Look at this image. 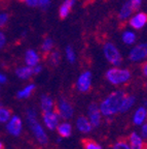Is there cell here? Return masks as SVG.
I'll use <instances>...</instances> for the list:
<instances>
[{
	"mask_svg": "<svg viewBox=\"0 0 147 149\" xmlns=\"http://www.w3.org/2000/svg\"><path fill=\"white\" fill-rule=\"evenodd\" d=\"M126 96V92L122 90H116L111 92L100 105L101 114L106 117H110L120 113Z\"/></svg>",
	"mask_w": 147,
	"mask_h": 149,
	"instance_id": "cell-1",
	"label": "cell"
},
{
	"mask_svg": "<svg viewBox=\"0 0 147 149\" xmlns=\"http://www.w3.org/2000/svg\"><path fill=\"white\" fill-rule=\"evenodd\" d=\"M27 120H28V124H29L30 128L32 130L33 134H34L37 141H38L41 145L47 144V141H48L47 136H46L45 132H44L41 124L37 121L35 111H33V110H28L27 111Z\"/></svg>",
	"mask_w": 147,
	"mask_h": 149,
	"instance_id": "cell-2",
	"label": "cell"
},
{
	"mask_svg": "<svg viewBox=\"0 0 147 149\" xmlns=\"http://www.w3.org/2000/svg\"><path fill=\"white\" fill-rule=\"evenodd\" d=\"M106 79L113 85H120V84L126 83L131 79V72L128 70H122L116 66V68H110L106 72Z\"/></svg>",
	"mask_w": 147,
	"mask_h": 149,
	"instance_id": "cell-3",
	"label": "cell"
},
{
	"mask_svg": "<svg viewBox=\"0 0 147 149\" xmlns=\"http://www.w3.org/2000/svg\"><path fill=\"white\" fill-rule=\"evenodd\" d=\"M103 52L105 55V58L108 60L114 66H120L122 62V57L120 55V51L112 42H106L103 47Z\"/></svg>",
	"mask_w": 147,
	"mask_h": 149,
	"instance_id": "cell-4",
	"label": "cell"
},
{
	"mask_svg": "<svg viewBox=\"0 0 147 149\" xmlns=\"http://www.w3.org/2000/svg\"><path fill=\"white\" fill-rule=\"evenodd\" d=\"M57 113L62 119H70L73 116V108L65 98H60L57 105Z\"/></svg>",
	"mask_w": 147,
	"mask_h": 149,
	"instance_id": "cell-5",
	"label": "cell"
},
{
	"mask_svg": "<svg viewBox=\"0 0 147 149\" xmlns=\"http://www.w3.org/2000/svg\"><path fill=\"white\" fill-rule=\"evenodd\" d=\"M129 58L130 60L134 61V62H138V61L147 58V42L137 45L134 47L130 52Z\"/></svg>",
	"mask_w": 147,
	"mask_h": 149,
	"instance_id": "cell-6",
	"label": "cell"
},
{
	"mask_svg": "<svg viewBox=\"0 0 147 149\" xmlns=\"http://www.w3.org/2000/svg\"><path fill=\"white\" fill-rule=\"evenodd\" d=\"M89 120H90L91 124H92L93 127H98L101 124V118L102 114L101 111H100L99 106L97 105L96 102H92L90 106H89Z\"/></svg>",
	"mask_w": 147,
	"mask_h": 149,
	"instance_id": "cell-7",
	"label": "cell"
},
{
	"mask_svg": "<svg viewBox=\"0 0 147 149\" xmlns=\"http://www.w3.org/2000/svg\"><path fill=\"white\" fill-rule=\"evenodd\" d=\"M91 84H92V74L91 72H84L78 78L76 87H77L78 91L84 93L91 89Z\"/></svg>",
	"mask_w": 147,
	"mask_h": 149,
	"instance_id": "cell-8",
	"label": "cell"
},
{
	"mask_svg": "<svg viewBox=\"0 0 147 149\" xmlns=\"http://www.w3.org/2000/svg\"><path fill=\"white\" fill-rule=\"evenodd\" d=\"M42 117H43L44 124H45V126L48 130H53L55 128H57L58 124H59V119H60L57 112H54V111L43 112Z\"/></svg>",
	"mask_w": 147,
	"mask_h": 149,
	"instance_id": "cell-9",
	"label": "cell"
},
{
	"mask_svg": "<svg viewBox=\"0 0 147 149\" xmlns=\"http://www.w3.org/2000/svg\"><path fill=\"white\" fill-rule=\"evenodd\" d=\"M8 133L12 136H19L21 134L22 128H23V123H22L21 118L19 116H12L7 123L6 126Z\"/></svg>",
	"mask_w": 147,
	"mask_h": 149,
	"instance_id": "cell-10",
	"label": "cell"
},
{
	"mask_svg": "<svg viewBox=\"0 0 147 149\" xmlns=\"http://www.w3.org/2000/svg\"><path fill=\"white\" fill-rule=\"evenodd\" d=\"M147 24V14L145 13H138L130 20V25L134 29H141Z\"/></svg>",
	"mask_w": 147,
	"mask_h": 149,
	"instance_id": "cell-11",
	"label": "cell"
},
{
	"mask_svg": "<svg viewBox=\"0 0 147 149\" xmlns=\"http://www.w3.org/2000/svg\"><path fill=\"white\" fill-rule=\"evenodd\" d=\"M76 127H77V130H79V132H81V133L87 134L92 130L93 126H92V124H91L89 118H87V117H84V116H79L77 118V120H76Z\"/></svg>",
	"mask_w": 147,
	"mask_h": 149,
	"instance_id": "cell-12",
	"label": "cell"
},
{
	"mask_svg": "<svg viewBox=\"0 0 147 149\" xmlns=\"http://www.w3.org/2000/svg\"><path fill=\"white\" fill-rule=\"evenodd\" d=\"M129 145L131 149H144V143H143L142 137L137 133H132L129 139Z\"/></svg>",
	"mask_w": 147,
	"mask_h": 149,
	"instance_id": "cell-13",
	"label": "cell"
},
{
	"mask_svg": "<svg viewBox=\"0 0 147 149\" xmlns=\"http://www.w3.org/2000/svg\"><path fill=\"white\" fill-rule=\"evenodd\" d=\"M75 1L76 0H64V2L60 7V10H59V16L61 19H65L69 15L71 8L75 4Z\"/></svg>",
	"mask_w": 147,
	"mask_h": 149,
	"instance_id": "cell-14",
	"label": "cell"
},
{
	"mask_svg": "<svg viewBox=\"0 0 147 149\" xmlns=\"http://www.w3.org/2000/svg\"><path fill=\"white\" fill-rule=\"evenodd\" d=\"M25 61L28 66H35L39 62V56L34 50H28L25 55Z\"/></svg>",
	"mask_w": 147,
	"mask_h": 149,
	"instance_id": "cell-15",
	"label": "cell"
},
{
	"mask_svg": "<svg viewBox=\"0 0 147 149\" xmlns=\"http://www.w3.org/2000/svg\"><path fill=\"white\" fill-rule=\"evenodd\" d=\"M147 117V111L144 107H140L137 109V111L135 112V115H134L133 121L136 125H141V124L144 123L145 119Z\"/></svg>",
	"mask_w": 147,
	"mask_h": 149,
	"instance_id": "cell-16",
	"label": "cell"
},
{
	"mask_svg": "<svg viewBox=\"0 0 147 149\" xmlns=\"http://www.w3.org/2000/svg\"><path fill=\"white\" fill-rule=\"evenodd\" d=\"M58 134L60 135L61 138H68L71 136L72 133V126L68 122H63L61 124H58L57 126Z\"/></svg>",
	"mask_w": 147,
	"mask_h": 149,
	"instance_id": "cell-17",
	"label": "cell"
},
{
	"mask_svg": "<svg viewBox=\"0 0 147 149\" xmlns=\"http://www.w3.org/2000/svg\"><path fill=\"white\" fill-rule=\"evenodd\" d=\"M40 107H41L42 112L53 111L54 109V100L51 96L43 94L40 97Z\"/></svg>",
	"mask_w": 147,
	"mask_h": 149,
	"instance_id": "cell-18",
	"label": "cell"
},
{
	"mask_svg": "<svg viewBox=\"0 0 147 149\" xmlns=\"http://www.w3.org/2000/svg\"><path fill=\"white\" fill-rule=\"evenodd\" d=\"M16 74L19 78L21 79H29V78L32 76L33 74V68L32 66H22V68H19L16 70Z\"/></svg>",
	"mask_w": 147,
	"mask_h": 149,
	"instance_id": "cell-19",
	"label": "cell"
},
{
	"mask_svg": "<svg viewBox=\"0 0 147 149\" xmlns=\"http://www.w3.org/2000/svg\"><path fill=\"white\" fill-rule=\"evenodd\" d=\"M133 8H132L131 4H130V2L128 1V2H126L124 5H122V9H120V15H118V17H120V20H124L126 21V19L130 18L132 15V13H133Z\"/></svg>",
	"mask_w": 147,
	"mask_h": 149,
	"instance_id": "cell-20",
	"label": "cell"
},
{
	"mask_svg": "<svg viewBox=\"0 0 147 149\" xmlns=\"http://www.w3.org/2000/svg\"><path fill=\"white\" fill-rule=\"evenodd\" d=\"M35 90V85L34 84H30V85H28L26 86L23 90L19 91L16 93V97L20 98V100H23V98H27L32 94V92Z\"/></svg>",
	"mask_w": 147,
	"mask_h": 149,
	"instance_id": "cell-21",
	"label": "cell"
},
{
	"mask_svg": "<svg viewBox=\"0 0 147 149\" xmlns=\"http://www.w3.org/2000/svg\"><path fill=\"white\" fill-rule=\"evenodd\" d=\"M29 6L32 7H41V8H46L51 3V0H26Z\"/></svg>",
	"mask_w": 147,
	"mask_h": 149,
	"instance_id": "cell-22",
	"label": "cell"
},
{
	"mask_svg": "<svg viewBox=\"0 0 147 149\" xmlns=\"http://www.w3.org/2000/svg\"><path fill=\"white\" fill-rule=\"evenodd\" d=\"M134 102H135V96L133 95H126L124 98V102L122 104V107L120 109V113H124V112L129 111L132 107H133Z\"/></svg>",
	"mask_w": 147,
	"mask_h": 149,
	"instance_id": "cell-23",
	"label": "cell"
},
{
	"mask_svg": "<svg viewBox=\"0 0 147 149\" xmlns=\"http://www.w3.org/2000/svg\"><path fill=\"white\" fill-rule=\"evenodd\" d=\"M82 146L84 149H102V147L96 141L91 139L82 140Z\"/></svg>",
	"mask_w": 147,
	"mask_h": 149,
	"instance_id": "cell-24",
	"label": "cell"
},
{
	"mask_svg": "<svg viewBox=\"0 0 147 149\" xmlns=\"http://www.w3.org/2000/svg\"><path fill=\"white\" fill-rule=\"evenodd\" d=\"M122 40L126 45H132L136 42V34L132 31H124L122 34Z\"/></svg>",
	"mask_w": 147,
	"mask_h": 149,
	"instance_id": "cell-25",
	"label": "cell"
},
{
	"mask_svg": "<svg viewBox=\"0 0 147 149\" xmlns=\"http://www.w3.org/2000/svg\"><path fill=\"white\" fill-rule=\"evenodd\" d=\"M12 116V111L5 107H0V122H6Z\"/></svg>",
	"mask_w": 147,
	"mask_h": 149,
	"instance_id": "cell-26",
	"label": "cell"
},
{
	"mask_svg": "<svg viewBox=\"0 0 147 149\" xmlns=\"http://www.w3.org/2000/svg\"><path fill=\"white\" fill-rule=\"evenodd\" d=\"M54 48V40H52L51 37H46L45 40H43V44L41 46V50L43 51V53L47 54L53 50Z\"/></svg>",
	"mask_w": 147,
	"mask_h": 149,
	"instance_id": "cell-27",
	"label": "cell"
},
{
	"mask_svg": "<svg viewBox=\"0 0 147 149\" xmlns=\"http://www.w3.org/2000/svg\"><path fill=\"white\" fill-rule=\"evenodd\" d=\"M61 60V55L59 51H54L51 53L49 55V61H51V64L54 65V66H57L59 63H60Z\"/></svg>",
	"mask_w": 147,
	"mask_h": 149,
	"instance_id": "cell-28",
	"label": "cell"
},
{
	"mask_svg": "<svg viewBox=\"0 0 147 149\" xmlns=\"http://www.w3.org/2000/svg\"><path fill=\"white\" fill-rule=\"evenodd\" d=\"M66 57H67V59H68V61H69L70 63L75 62V59H76L75 52L73 51V49H72L70 46H68L66 48Z\"/></svg>",
	"mask_w": 147,
	"mask_h": 149,
	"instance_id": "cell-29",
	"label": "cell"
},
{
	"mask_svg": "<svg viewBox=\"0 0 147 149\" xmlns=\"http://www.w3.org/2000/svg\"><path fill=\"white\" fill-rule=\"evenodd\" d=\"M113 149H131V147L126 141H118L113 145Z\"/></svg>",
	"mask_w": 147,
	"mask_h": 149,
	"instance_id": "cell-30",
	"label": "cell"
},
{
	"mask_svg": "<svg viewBox=\"0 0 147 149\" xmlns=\"http://www.w3.org/2000/svg\"><path fill=\"white\" fill-rule=\"evenodd\" d=\"M129 2L131 4L132 8H133V10L135 12V10H138L140 8L141 4H142V0H129Z\"/></svg>",
	"mask_w": 147,
	"mask_h": 149,
	"instance_id": "cell-31",
	"label": "cell"
},
{
	"mask_svg": "<svg viewBox=\"0 0 147 149\" xmlns=\"http://www.w3.org/2000/svg\"><path fill=\"white\" fill-rule=\"evenodd\" d=\"M9 16L7 14H0V28L4 27L8 22Z\"/></svg>",
	"mask_w": 147,
	"mask_h": 149,
	"instance_id": "cell-32",
	"label": "cell"
},
{
	"mask_svg": "<svg viewBox=\"0 0 147 149\" xmlns=\"http://www.w3.org/2000/svg\"><path fill=\"white\" fill-rule=\"evenodd\" d=\"M141 137L147 138V123H143L142 128H141Z\"/></svg>",
	"mask_w": 147,
	"mask_h": 149,
	"instance_id": "cell-33",
	"label": "cell"
},
{
	"mask_svg": "<svg viewBox=\"0 0 147 149\" xmlns=\"http://www.w3.org/2000/svg\"><path fill=\"white\" fill-rule=\"evenodd\" d=\"M42 70V66H40V65H35V66H33V74H39V72Z\"/></svg>",
	"mask_w": 147,
	"mask_h": 149,
	"instance_id": "cell-34",
	"label": "cell"
},
{
	"mask_svg": "<svg viewBox=\"0 0 147 149\" xmlns=\"http://www.w3.org/2000/svg\"><path fill=\"white\" fill-rule=\"evenodd\" d=\"M5 35L3 34L2 32H0V49L2 48L3 46H4V44H5Z\"/></svg>",
	"mask_w": 147,
	"mask_h": 149,
	"instance_id": "cell-35",
	"label": "cell"
},
{
	"mask_svg": "<svg viewBox=\"0 0 147 149\" xmlns=\"http://www.w3.org/2000/svg\"><path fill=\"white\" fill-rule=\"evenodd\" d=\"M5 82H6V77L4 74H0V83H5Z\"/></svg>",
	"mask_w": 147,
	"mask_h": 149,
	"instance_id": "cell-36",
	"label": "cell"
},
{
	"mask_svg": "<svg viewBox=\"0 0 147 149\" xmlns=\"http://www.w3.org/2000/svg\"><path fill=\"white\" fill-rule=\"evenodd\" d=\"M142 68H143V72H144V74L147 77V62L146 63H144L143 64V66H142Z\"/></svg>",
	"mask_w": 147,
	"mask_h": 149,
	"instance_id": "cell-37",
	"label": "cell"
},
{
	"mask_svg": "<svg viewBox=\"0 0 147 149\" xmlns=\"http://www.w3.org/2000/svg\"><path fill=\"white\" fill-rule=\"evenodd\" d=\"M0 149H3V145H2V143L0 142Z\"/></svg>",
	"mask_w": 147,
	"mask_h": 149,
	"instance_id": "cell-38",
	"label": "cell"
},
{
	"mask_svg": "<svg viewBox=\"0 0 147 149\" xmlns=\"http://www.w3.org/2000/svg\"><path fill=\"white\" fill-rule=\"evenodd\" d=\"M20 2H26V0H19Z\"/></svg>",
	"mask_w": 147,
	"mask_h": 149,
	"instance_id": "cell-39",
	"label": "cell"
},
{
	"mask_svg": "<svg viewBox=\"0 0 147 149\" xmlns=\"http://www.w3.org/2000/svg\"><path fill=\"white\" fill-rule=\"evenodd\" d=\"M146 88H147V83H146Z\"/></svg>",
	"mask_w": 147,
	"mask_h": 149,
	"instance_id": "cell-40",
	"label": "cell"
}]
</instances>
